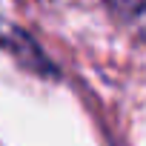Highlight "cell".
Instances as JSON below:
<instances>
[{
    "label": "cell",
    "mask_w": 146,
    "mask_h": 146,
    "mask_svg": "<svg viewBox=\"0 0 146 146\" xmlns=\"http://www.w3.org/2000/svg\"><path fill=\"white\" fill-rule=\"evenodd\" d=\"M0 46H3L6 52H12L17 57V63L26 66L29 72H37V75H43V78H57V69L43 54V49L37 46V40L29 32H23L20 26L0 20Z\"/></svg>",
    "instance_id": "cell-1"
},
{
    "label": "cell",
    "mask_w": 146,
    "mask_h": 146,
    "mask_svg": "<svg viewBox=\"0 0 146 146\" xmlns=\"http://www.w3.org/2000/svg\"><path fill=\"white\" fill-rule=\"evenodd\" d=\"M126 23L146 40V0H137L135 6H129V12H126Z\"/></svg>",
    "instance_id": "cell-2"
}]
</instances>
